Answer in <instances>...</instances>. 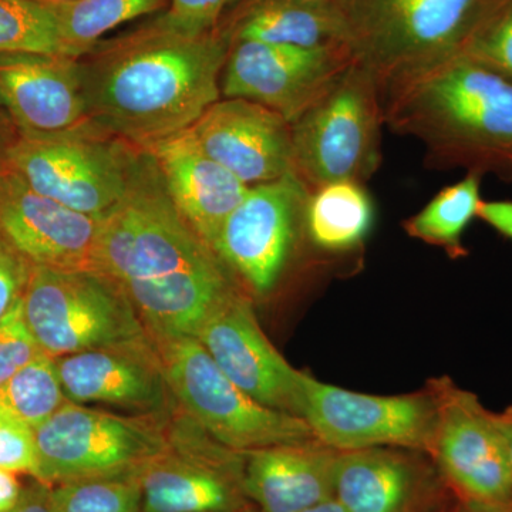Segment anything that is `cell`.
Wrapping results in <instances>:
<instances>
[{
    "mask_svg": "<svg viewBox=\"0 0 512 512\" xmlns=\"http://www.w3.org/2000/svg\"><path fill=\"white\" fill-rule=\"evenodd\" d=\"M94 271L124 289L153 338H195L238 289L175 208L146 150L138 151L123 197L100 218Z\"/></svg>",
    "mask_w": 512,
    "mask_h": 512,
    "instance_id": "obj_1",
    "label": "cell"
},
{
    "mask_svg": "<svg viewBox=\"0 0 512 512\" xmlns=\"http://www.w3.org/2000/svg\"><path fill=\"white\" fill-rule=\"evenodd\" d=\"M231 37L224 23L188 35L157 18L80 57L90 124L146 148L188 130L220 100Z\"/></svg>",
    "mask_w": 512,
    "mask_h": 512,
    "instance_id": "obj_2",
    "label": "cell"
},
{
    "mask_svg": "<svg viewBox=\"0 0 512 512\" xmlns=\"http://www.w3.org/2000/svg\"><path fill=\"white\" fill-rule=\"evenodd\" d=\"M384 124L424 144L427 163L512 183V82L468 57H447L382 97Z\"/></svg>",
    "mask_w": 512,
    "mask_h": 512,
    "instance_id": "obj_3",
    "label": "cell"
},
{
    "mask_svg": "<svg viewBox=\"0 0 512 512\" xmlns=\"http://www.w3.org/2000/svg\"><path fill=\"white\" fill-rule=\"evenodd\" d=\"M490 0H339L343 42L380 94L457 55Z\"/></svg>",
    "mask_w": 512,
    "mask_h": 512,
    "instance_id": "obj_4",
    "label": "cell"
},
{
    "mask_svg": "<svg viewBox=\"0 0 512 512\" xmlns=\"http://www.w3.org/2000/svg\"><path fill=\"white\" fill-rule=\"evenodd\" d=\"M22 312L40 350L56 359L153 340L124 289L93 269L33 266Z\"/></svg>",
    "mask_w": 512,
    "mask_h": 512,
    "instance_id": "obj_5",
    "label": "cell"
},
{
    "mask_svg": "<svg viewBox=\"0 0 512 512\" xmlns=\"http://www.w3.org/2000/svg\"><path fill=\"white\" fill-rule=\"evenodd\" d=\"M383 124L375 77L353 62L291 123L293 174L309 194L339 181L365 184L382 161Z\"/></svg>",
    "mask_w": 512,
    "mask_h": 512,
    "instance_id": "obj_6",
    "label": "cell"
},
{
    "mask_svg": "<svg viewBox=\"0 0 512 512\" xmlns=\"http://www.w3.org/2000/svg\"><path fill=\"white\" fill-rule=\"evenodd\" d=\"M175 402L201 429L237 453L316 440L305 420L256 402L191 336L153 338Z\"/></svg>",
    "mask_w": 512,
    "mask_h": 512,
    "instance_id": "obj_7",
    "label": "cell"
},
{
    "mask_svg": "<svg viewBox=\"0 0 512 512\" xmlns=\"http://www.w3.org/2000/svg\"><path fill=\"white\" fill-rule=\"evenodd\" d=\"M140 148L96 128L45 137H16L2 167L39 194L101 218L127 190Z\"/></svg>",
    "mask_w": 512,
    "mask_h": 512,
    "instance_id": "obj_8",
    "label": "cell"
},
{
    "mask_svg": "<svg viewBox=\"0 0 512 512\" xmlns=\"http://www.w3.org/2000/svg\"><path fill=\"white\" fill-rule=\"evenodd\" d=\"M168 417L106 412L69 400L35 430V480L56 485L137 473L167 450Z\"/></svg>",
    "mask_w": 512,
    "mask_h": 512,
    "instance_id": "obj_9",
    "label": "cell"
},
{
    "mask_svg": "<svg viewBox=\"0 0 512 512\" xmlns=\"http://www.w3.org/2000/svg\"><path fill=\"white\" fill-rule=\"evenodd\" d=\"M177 410L165 421L167 450L138 470L141 512L234 511V473L244 453L222 446Z\"/></svg>",
    "mask_w": 512,
    "mask_h": 512,
    "instance_id": "obj_10",
    "label": "cell"
},
{
    "mask_svg": "<svg viewBox=\"0 0 512 512\" xmlns=\"http://www.w3.org/2000/svg\"><path fill=\"white\" fill-rule=\"evenodd\" d=\"M302 419L335 451L433 444L437 402L423 396H373L306 376Z\"/></svg>",
    "mask_w": 512,
    "mask_h": 512,
    "instance_id": "obj_11",
    "label": "cell"
},
{
    "mask_svg": "<svg viewBox=\"0 0 512 512\" xmlns=\"http://www.w3.org/2000/svg\"><path fill=\"white\" fill-rule=\"evenodd\" d=\"M353 64L345 45L301 49L234 40L221 76L225 99H244L293 123Z\"/></svg>",
    "mask_w": 512,
    "mask_h": 512,
    "instance_id": "obj_12",
    "label": "cell"
},
{
    "mask_svg": "<svg viewBox=\"0 0 512 512\" xmlns=\"http://www.w3.org/2000/svg\"><path fill=\"white\" fill-rule=\"evenodd\" d=\"M195 339L222 372L256 402L302 419L308 375L289 365L272 345L259 325L251 299L239 289L212 311Z\"/></svg>",
    "mask_w": 512,
    "mask_h": 512,
    "instance_id": "obj_13",
    "label": "cell"
},
{
    "mask_svg": "<svg viewBox=\"0 0 512 512\" xmlns=\"http://www.w3.org/2000/svg\"><path fill=\"white\" fill-rule=\"evenodd\" d=\"M309 191L293 173L252 185L222 225L215 252L256 295L275 288L291 254Z\"/></svg>",
    "mask_w": 512,
    "mask_h": 512,
    "instance_id": "obj_14",
    "label": "cell"
},
{
    "mask_svg": "<svg viewBox=\"0 0 512 512\" xmlns=\"http://www.w3.org/2000/svg\"><path fill=\"white\" fill-rule=\"evenodd\" d=\"M433 446L441 468L471 501L500 505L512 498V470L503 439L473 393L441 386Z\"/></svg>",
    "mask_w": 512,
    "mask_h": 512,
    "instance_id": "obj_15",
    "label": "cell"
},
{
    "mask_svg": "<svg viewBox=\"0 0 512 512\" xmlns=\"http://www.w3.org/2000/svg\"><path fill=\"white\" fill-rule=\"evenodd\" d=\"M0 114L15 128L16 137L56 136L93 127L79 59L0 52Z\"/></svg>",
    "mask_w": 512,
    "mask_h": 512,
    "instance_id": "obj_16",
    "label": "cell"
},
{
    "mask_svg": "<svg viewBox=\"0 0 512 512\" xmlns=\"http://www.w3.org/2000/svg\"><path fill=\"white\" fill-rule=\"evenodd\" d=\"M56 363L70 402L117 407L158 419L178 409L154 339L57 357Z\"/></svg>",
    "mask_w": 512,
    "mask_h": 512,
    "instance_id": "obj_17",
    "label": "cell"
},
{
    "mask_svg": "<svg viewBox=\"0 0 512 512\" xmlns=\"http://www.w3.org/2000/svg\"><path fill=\"white\" fill-rule=\"evenodd\" d=\"M100 218L30 188L0 165V232L32 266L93 269Z\"/></svg>",
    "mask_w": 512,
    "mask_h": 512,
    "instance_id": "obj_18",
    "label": "cell"
},
{
    "mask_svg": "<svg viewBox=\"0 0 512 512\" xmlns=\"http://www.w3.org/2000/svg\"><path fill=\"white\" fill-rule=\"evenodd\" d=\"M185 131L248 187L293 173L291 123L254 101L218 100Z\"/></svg>",
    "mask_w": 512,
    "mask_h": 512,
    "instance_id": "obj_19",
    "label": "cell"
},
{
    "mask_svg": "<svg viewBox=\"0 0 512 512\" xmlns=\"http://www.w3.org/2000/svg\"><path fill=\"white\" fill-rule=\"evenodd\" d=\"M146 151L181 217L215 251L222 225L244 200L248 185L202 153L187 131Z\"/></svg>",
    "mask_w": 512,
    "mask_h": 512,
    "instance_id": "obj_20",
    "label": "cell"
},
{
    "mask_svg": "<svg viewBox=\"0 0 512 512\" xmlns=\"http://www.w3.org/2000/svg\"><path fill=\"white\" fill-rule=\"evenodd\" d=\"M242 488L262 512H302L333 497L336 451L318 440L248 451Z\"/></svg>",
    "mask_w": 512,
    "mask_h": 512,
    "instance_id": "obj_21",
    "label": "cell"
},
{
    "mask_svg": "<svg viewBox=\"0 0 512 512\" xmlns=\"http://www.w3.org/2000/svg\"><path fill=\"white\" fill-rule=\"evenodd\" d=\"M222 23L231 42L255 40L301 49L345 45L339 2L241 0Z\"/></svg>",
    "mask_w": 512,
    "mask_h": 512,
    "instance_id": "obj_22",
    "label": "cell"
},
{
    "mask_svg": "<svg viewBox=\"0 0 512 512\" xmlns=\"http://www.w3.org/2000/svg\"><path fill=\"white\" fill-rule=\"evenodd\" d=\"M409 487V468L384 451H339L333 460V498L346 512H397Z\"/></svg>",
    "mask_w": 512,
    "mask_h": 512,
    "instance_id": "obj_23",
    "label": "cell"
},
{
    "mask_svg": "<svg viewBox=\"0 0 512 512\" xmlns=\"http://www.w3.org/2000/svg\"><path fill=\"white\" fill-rule=\"evenodd\" d=\"M305 215L309 235L319 248L346 251L372 228L373 204L363 184L339 181L311 192Z\"/></svg>",
    "mask_w": 512,
    "mask_h": 512,
    "instance_id": "obj_24",
    "label": "cell"
},
{
    "mask_svg": "<svg viewBox=\"0 0 512 512\" xmlns=\"http://www.w3.org/2000/svg\"><path fill=\"white\" fill-rule=\"evenodd\" d=\"M74 59L124 23L163 13L170 0H45Z\"/></svg>",
    "mask_w": 512,
    "mask_h": 512,
    "instance_id": "obj_25",
    "label": "cell"
},
{
    "mask_svg": "<svg viewBox=\"0 0 512 512\" xmlns=\"http://www.w3.org/2000/svg\"><path fill=\"white\" fill-rule=\"evenodd\" d=\"M483 175L467 173L463 180L443 188L416 215L403 222L412 238L443 248L453 258L467 255L463 235L477 218L481 201Z\"/></svg>",
    "mask_w": 512,
    "mask_h": 512,
    "instance_id": "obj_26",
    "label": "cell"
},
{
    "mask_svg": "<svg viewBox=\"0 0 512 512\" xmlns=\"http://www.w3.org/2000/svg\"><path fill=\"white\" fill-rule=\"evenodd\" d=\"M0 400L36 430L69 402L56 357L40 352L0 387Z\"/></svg>",
    "mask_w": 512,
    "mask_h": 512,
    "instance_id": "obj_27",
    "label": "cell"
},
{
    "mask_svg": "<svg viewBox=\"0 0 512 512\" xmlns=\"http://www.w3.org/2000/svg\"><path fill=\"white\" fill-rule=\"evenodd\" d=\"M0 52L72 57L45 0H0Z\"/></svg>",
    "mask_w": 512,
    "mask_h": 512,
    "instance_id": "obj_28",
    "label": "cell"
},
{
    "mask_svg": "<svg viewBox=\"0 0 512 512\" xmlns=\"http://www.w3.org/2000/svg\"><path fill=\"white\" fill-rule=\"evenodd\" d=\"M137 473L50 485V507L53 512H141Z\"/></svg>",
    "mask_w": 512,
    "mask_h": 512,
    "instance_id": "obj_29",
    "label": "cell"
},
{
    "mask_svg": "<svg viewBox=\"0 0 512 512\" xmlns=\"http://www.w3.org/2000/svg\"><path fill=\"white\" fill-rule=\"evenodd\" d=\"M458 53L512 82V0H490Z\"/></svg>",
    "mask_w": 512,
    "mask_h": 512,
    "instance_id": "obj_30",
    "label": "cell"
},
{
    "mask_svg": "<svg viewBox=\"0 0 512 512\" xmlns=\"http://www.w3.org/2000/svg\"><path fill=\"white\" fill-rule=\"evenodd\" d=\"M0 468L37 478L35 430L0 400Z\"/></svg>",
    "mask_w": 512,
    "mask_h": 512,
    "instance_id": "obj_31",
    "label": "cell"
},
{
    "mask_svg": "<svg viewBox=\"0 0 512 512\" xmlns=\"http://www.w3.org/2000/svg\"><path fill=\"white\" fill-rule=\"evenodd\" d=\"M42 352L23 318L22 302L0 322V387Z\"/></svg>",
    "mask_w": 512,
    "mask_h": 512,
    "instance_id": "obj_32",
    "label": "cell"
},
{
    "mask_svg": "<svg viewBox=\"0 0 512 512\" xmlns=\"http://www.w3.org/2000/svg\"><path fill=\"white\" fill-rule=\"evenodd\" d=\"M232 0H170L168 8L157 16L168 28L188 35L211 32L221 25Z\"/></svg>",
    "mask_w": 512,
    "mask_h": 512,
    "instance_id": "obj_33",
    "label": "cell"
},
{
    "mask_svg": "<svg viewBox=\"0 0 512 512\" xmlns=\"http://www.w3.org/2000/svg\"><path fill=\"white\" fill-rule=\"evenodd\" d=\"M32 269L0 232V322L22 302Z\"/></svg>",
    "mask_w": 512,
    "mask_h": 512,
    "instance_id": "obj_34",
    "label": "cell"
},
{
    "mask_svg": "<svg viewBox=\"0 0 512 512\" xmlns=\"http://www.w3.org/2000/svg\"><path fill=\"white\" fill-rule=\"evenodd\" d=\"M477 218L512 241V201H481Z\"/></svg>",
    "mask_w": 512,
    "mask_h": 512,
    "instance_id": "obj_35",
    "label": "cell"
},
{
    "mask_svg": "<svg viewBox=\"0 0 512 512\" xmlns=\"http://www.w3.org/2000/svg\"><path fill=\"white\" fill-rule=\"evenodd\" d=\"M10 512H53L50 507V485L35 480L23 487L18 505Z\"/></svg>",
    "mask_w": 512,
    "mask_h": 512,
    "instance_id": "obj_36",
    "label": "cell"
},
{
    "mask_svg": "<svg viewBox=\"0 0 512 512\" xmlns=\"http://www.w3.org/2000/svg\"><path fill=\"white\" fill-rule=\"evenodd\" d=\"M23 487L16 474L0 468V512H10L18 505Z\"/></svg>",
    "mask_w": 512,
    "mask_h": 512,
    "instance_id": "obj_37",
    "label": "cell"
},
{
    "mask_svg": "<svg viewBox=\"0 0 512 512\" xmlns=\"http://www.w3.org/2000/svg\"><path fill=\"white\" fill-rule=\"evenodd\" d=\"M495 424L500 431L501 439H503L505 451H507L508 461L512 470V409L504 413H494Z\"/></svg>",
    "mask_w": 512,
    "mask_h": 512,
    "instance_id": "obj_38",
    "label": "cell"
},
{
    "mask_svg": "<svg viewBox=\"0 0 512 512\" xmlns=\"http://www.w3.org/2000/svg\"><path fill=\"white\" fill-rule=\"evenodd\" d=\"M302 512H346L343 510L342 505L335 500V498L330 497L328 500L322 501V503L313 505V507L308 508V510Z\"/></svg>",
    "mask_w": 512,
    "mask_h": 512,
    "instance_id": "obj_39",
    "label": "cell"
},
{
    "mask_svg": "<svg viewBox=\"0 0 512 512\" xmlns=\"http://www.w3.org/2000/svg\"><path fill=\"white\" fill-rule=\"evenodd\" d=\"M309 2H339V0H309Z\"/></svg>",
    "mask_w": 512,
    "mask_h": 512,
    "instance_id": "obj_40",
    "label": "cell"
},
{
    "mask_svg": "<svg viewBox=\"0 0 512 512\" xmlns=\"http://www.w3.org/2000/svg\"><path fill=\"white\" fill-rule=\"evenodd\" d=\"M3 150H5V146H0V165H2Z\"/></svg>",
    "mask_w": 512,
    "mask_h": 512,
    "instance_id": "obj_41",
    "label": "cell"
}]
</instances>
